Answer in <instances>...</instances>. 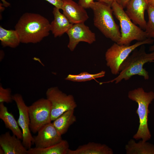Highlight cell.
<instances>
[{
  "label": "cell",
  "mask_w": 154,
  "mask_h": 154,
  "mask_svg": "<svg viewBox=\"0 0 154 154\" xmlns=\"http://www.w3.org/2000/svg\"><path fill=\"white\" fill-rule=\"evenodd\" d=\"M105 72L102 71L95 74H90L87 72H83L78 74L68 75L65 79L74 82H84L96 78L104 77Z\"/></svg>",
  "instance_id": "22"
},
{
  "label": "cell",
  "mask_w": 154,
  "mask_h": 154,
  "mask_svg": "<svg viewBox=\"0 0 154 154\" xmlns=\"http://www.w3.org/2000/svg\"><path fill=\"white\" fill-rule=\"evenodd\" d=\"M153 51H154V50Z\"/></svg>",
  "instance_id": "33"
},
{
  "label": "cell",
  "mask_w": 154,
  "mask_h": 154,
  "mask_svg": "<svg viewBox=\"0 0 154 154\" xmlns=\"http://www.w3.org/2000/svg\"><path fill=\"white\" fill-rule=\"evenodd\" d=\"M94 0H79L78 3L85 9L90 8Z\"/></svg>",
  "instance_id": "25"
},
{
  "label": "cell",
  "mask_w": 154,
  "mask_h": 154,
  "mask_svg": "<svg viewBox=\"0 0 154 154\" xmlns=\"http://www.w3.org/2000/svg\"><path fill=\"white\" fill-rule=\"evenodd\" d=\"M125 149L127 154H154V145L142 140L136 143L131 139Z\"/></svg>",
  "instance_id": "20"
},
{
  "label": "cell",
  "mask_w": 154,
  "mask_h": 154,
  "mask_svg": "<svg viewBox=\"0 0 154 154\" xmlns=\"http://www.w3.org/2000/svg\"><path fill=\"white\" fill-rule=\"evenodd\" d=\"M98 1L106 3L111 6L112 3L115 1H116L119 3L120 0H98Z\"/></svg>",
  "instance_id": "27"
},
{
  "label": "cell",
  "mask_w": 154,
  "mask_h": 154,
  "mask_svg": "<svg viewBox=\"0 0 154 154\" xmlns=\"http://www.w3.org/2000/svg\"><path fill=\"white\" fill-rule=\"evenodd\" d=\"M147 2L148 0H145Z\"/></svg>",
  "instance_id": "32"
},
{
  "label": "cell",
  "mask_w": 154,
  "mask_h": 154,
  "mask_svg": "<svg viewBox=\"0 0 154 154\" xmlns=\"http://www.w3.org/2000/svg\"><path fill=\"white\" fill-rule=\"evenodd\" d=\"M0 40L3 47L15 48L21 42L19 35L15 30H7L0 27Z\"/></svg>",
  "instance_id": "21"
},
{
  "label": "cell",
  "mask_w": 154,
  "mask_h": 154,
  "mask_svg": "<svg viewBox=\"0 0 154 154\" xmlns=\"http://www.w3.org/2000/svg\"><path fill=\"white\" fill-rule=\"evenodd\" d=\"M63 14L74 24L84 23L89 18L85 9L73 0H62Z\"/></svg>",
  "instance_id": "13"
},
{
  "label": "cell",
  "mask_w": 154,
  "mask_h": 154,
  "mask_svg": "<svg viewBox=\"0 0 154 154\" xmlns=\"http://www.w3.org/2000/svg\"><path fill=\"white\" fill-rule=\"evenodd\" d=\"M143 45H141L139 50L135 49L123 61L116 77L109 81L100 83V84L113 82L117 84L123 80H127L136 75L143 77L145 80L149 79L148 72L143 67L146 63L154 62V51L146 53Z\"/></svg>",
  "instance_id": "2"
},
{
  "label": "cell",
  "mask_w": 154,
  "mask_h": 154,
  "mask_svg": "<svg viewBox=\"0 0 154 154\" xmlns=\"http://www.w3.org/2000/svg\"><path fill=\"white\" fill-rule=\"evenodd\" d=\"M59 9H62V0H45Z\"/></svg>",
  "instance_id": "26"
},
{
  "label": "cell",
  "mask_w": 154,
  "mask_h": 154,
  "mask_svg": "<svg viewBox=\"0 0 154 154\" xmlns=\"http://www.w3.org/2000/svg\"><path fill=\"white\" fill-rule=\"evenodd\" d=\"M0 154H5L4 150L1 147L0 148Z\"/></svg>",
  "instance_id": "30"
},
{
  "label": "cell",
  "mask_w": 154,
  "mask_h": 154,
  "mask_svg": "<svg viewBox=\"0 0 154 154\" xmlns=\"http://www.w3.org/2000/svg\"><path fill=\"white\" fill-rule=\"evenodd\" d=\"M111 7L114 14L119 22L121 27V37L117 43L129 45L134 40L142 41L148 38L145 31L131 21L124 9L118 3L114 1L112 4Z\"/></svg>",
  "instance_id": "5"
},
{
  "label": "cell",
  "mask_w": 154,
  "mask_h": 154,
  "mask_svg": "<svg viewBox=\"0 0 154 154\" xmlns=\"http://www.w3.org/2000/svg\"><path fill=\"white\" fill-rule=\"evenodd\" d=\"M51 105V119L53 121L65 112L75 109L77 104L73 96L67 95L57 87L50 88L46 93Z\"/></svg>",
  "instance_id": "7"
},
{
  "label": "cell",
  "mask_w": 154,
  "mask_h": 154,
  "mask_svg": "<svg viewBox=\"0 0 154 154\" xmlns=\"http://www.w3.org/2000/svg\"><path fill=\"white\" fill-rule=\"evenodd\" d=\"M30 119V128L34 133L44 125L51 122V105L46 98H41L28 106Z\"/></svg>",
  "instance_id": "8"
},
{
  "label": "cell",
  "mask_w": 154,
  "mask_h": 154,
  "mask_svg": "<svg viewBox=\"0 0 154 154\" xmlns=\"http://www.w3.org/2000/svg\"><path fill=\"white\" fill-rule=\"evenodd\" d=\"M13 98L19 110V116L17 121L23 133L22 142L24 146L28 149L31 148L33 144V137L30 128V119L28 106L21 94L17 93L14 94Z\"/></svg>",
  "instance_id": "9"
},
{
  "label": "cell",
  "mask_w": 154,
  "mask_h": 154,
  "mask_svg": "<svg viewBox=\"0 0 154 154\" xmlns=\"http://www.w3.org/2000/svg\"><path fill=\"white\" fill-rule=\"evenodd\" d=\"M147 10L148 20L145 31L148 38H154V7L148 5Z\"/></svg>",
  "instance_id": "23"
},
{
  "label": "cell",
  "mask_w": 154,
  "mask_h": 154,
  "mask_svg": "<svg viewBox=\"0 0 154 154\" xmlns=\"http://www.w3.org/2000/svg\"><path fill=\"white\" fill-rule=\"evenodd\" d=\"M148 6L147 2L145 0H130L125 11L133 23L138 25L144 30H145L147 24L144 13Z\"/></svg>",
  "instance_id": "12"
},
{
  "label": "cell",
  "mask_w": 154,
  "mask_h": 154,
  "mask_svg": "<svg viewBox=\"0 0 154 154\" xmlns=\"http://www.w3.org/2000/svg\"><path fill=\"white\" fill-rule=\"evenodd\" d=\"M112 149L104 144L89 142L75 150L69 149L67 154H113Z\"/></svg>",
  "instance_id": "16"
},
{
  "label": "cell",
  "mask_w": 154,
  "mask_h": 154,
  "mask_svg": "<svg viewBox=\"0 0 154 154\" xmlns=\"http://www.w3.org/2000/svg\"><path fill=\"white\" fill-rule=\"evenodd\" d=\"M90 8L93 12L95 27L107 38L118 43L121 38V33L114 18L111 6L98 1H94Z\"/></svg>",
  "instance_id": "4"
},
{
  "label": "cell",
  "mask_w": 154,
  "mask_h": 154,
  "mask_svg": "<svg viewBox=\"0 0 154 154\" xmlns=\"http://www.w3.org/2000/svg\"><path fill=\"white\" fill-rule=\"evenodd\" d=\"M128 98L138 104L136 113L139 119V125L133 138L136 140L141 139L146 142L149 140L151 135L149 129L148 121V114L150 113L149 106L154 99V92L151 91L145 92L142 87L130 91L128 93Z\"/></svg>",
  "instance_id": "3"
},
{
  "label": "cell",
  "mask_w": 154,
  "mask_h": 154,
  "mask_svg": "<svg viewBox=\"0 0 154 154\" xmlns=\"http://www.w3.org/2000/svg\"><path fill=\"white\" fill-rule=\"evenodd\" d=\"M153 42L151 38H148L131 45H121L114 42L107 49L105 54L106 64L111 73L115 75L118 74L121 65L133 51L140 46L151 44Z\"/></svg>",
  "instance_id": "6"
},
{
  "label": "cell",
  "mask_w": 154,
  "mask_h": 154,
  "mask_svg": "<svg viewBox=\"0 0 154 154\" xmlns=\"http://www.w3.org/2000/svg\"><path fill=\"white\" fill-rule=\"evenodd\" d=\"M149 50L151 52H153L154 50V45L150 47Z\"/></svg>",
  "instance_id": "31"
},
{
  "label": "cell",
  "mask_w": 154,
  "mask_h": 154,
  "mask_svg": "<svg viewBox=\"0 0 154 154\" xmlns=\"http://www.w3.org/2000/svg\"><path fill=\"white\" fill-rule=\"evenodd\" d=\"M66 33L69 38L68 47L71 51L74 50L80 42L91 44L96 40L95 33L84 23L73 24Z\"/></svg>",
  "instance_id": "10"
},
{
  "label": "cell",
  "mask_w": 154,
  "mask_h": 154,
  "mask_svg": "<svg viewBox=\"0 0 154 154\" xmlns=\"http://www.w3.org/2000/svg\"><path fill=\"white\" fill-rule=\"evenodd\" d=\"M59 9L54 7L52 11L54 19L50 23V31L55 37H60L67 31L73 24L61 13Z\"/></svg>",
  "instance_id": "15"
},
{
  "label": "cell",
  "mask_w": 154,
  "mask_h": 154,
  "mask_svg": "<svg viewBox=\"0 0 154 154\" xmlns=\"http://www.w3.org/2000/svg\"><path fill=\"white\" fill-rule=\"evenodd\" d=\"M74 110L65 112L52 121L53 125L62 135L65 134L70 126L76 121Z\"/></svg>",
  "instance_id": "18"
},
{
  "label": "cell",
  "mask_w": 154,
  "mask_h": 154,
  "mask_svg": "<svg viewBox=\"0 0 154 154\" xmlns=\"http://www.w3.org/2000/svg\"><path fill=\"white\" fill-rule=\"evenodd\" d=\"M37 135L33 137V144L35 147H46L60 141L63 139L62 135L50 122L41 127L37 132Z\"/></svg>",
  "instance_id": "11"
},
{
  "label": "cell",
  "mask_w": 154,
  "mask_h": 154,
  "mask_svg": "<svg viewBox=\"0 0 154 154\" xmlns=\"http://www.w3.org/2000/svg\"><path fill=\"white\" fill-rule=\"evenodd\" d=\"M130 0H120L119 4L124 9Z\"/></svg>",
  "instance_id": "28"
},
{
  "label": "cell",
  "mask_w": 154,
  "mask_h": 154,
  "mask_svg": "<svg viewBox=\"0 0 154 154\" xmlns=\"http://www.w3.org/2000/svg\"><path fill=\"white\" fill-rule=\"evenodd\" d=\"M13 101V95L11 94V90L10 88H5L2 85H0V103H11Z\"/></svg>",
  "instance_id": "24"
},
{
  "label": "cell",
  "mask_w": 154,
  "mask_h": 154,
  "mask_svg": "<svg viewBox=\"0 0 154 154\" xmlns=\"http://www.w3.org/2000/svg\"><path fill=\"white\" fill-rule=\"evenodd\" d=\"M21 42L36 43L48 36L50 31V23L45 17L35 13H26L15 26Z\"/></svg>",
  "instance_id": "1"
},
{
  "label": "cell",
  "mask_w": 154,
  "mask_h": 154,
  "mask_svg": "<svg viewBox=\"0 0 154 154\" xmlns=\"http://www.w3.org/2000/svg\"><path fill=\"white\" fill-rule=\"evenodd\" d=\"M147 3L148 5L154 7V0H148Z\"/></svg>",
  "instance_id": "29"
},
{
  "label": "cell",
  "mask_w": 154,
  "mask_h": 154,
  "mask_svg": "<svg viewBox=\"0 0 154 154\" xmlns=\"http://www.w3.org/2000/svg\"><path fill=\"white\" fill-rule=\"evenodd\" d=\"M0 146L5 154H27V150L21 139L15 135H11L9 131L0 136Z\"/></svg>",
  "instance_id": "14"
},
{
  "label": "cell",
  "mask_w": 154,
  "mask_h": 154,
  "mask_svg": "<svg viewBox=\"0 0 154 154\" xmlns=\"http://www.w3.org/2000/svg\"><path fill=\"white\" fill-rule=\"evenodd\" d=\"M69 149L68 142L62 139L60 142L46 147L31 148L28 149L27 154H67Z\"/></svg>",
  "instance_id": "19"
},
{
  "label": "cell",
  "mask_w": 154,
  "mask_h": 154,
  "mask_svg": "<svg viewBox=\"0 0 154 154\" xmlns=\"http://www.w3.org/2000/svg\"><path fill=\"white\" fill-rule=\"evenodd\" d=\"M0 119L4 122L6 127L10 129L13 135L22 140V132L17 121L13 114L9 112L3 103H0Z\"/></svg>",
  "instance_id": "17"
}]
</instances>
